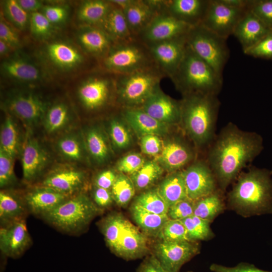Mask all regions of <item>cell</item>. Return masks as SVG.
Instances as JSON below:
<instances>
[{
  "label": "cell",
  "instance_id": "cell-8",
  "mask_svg": "<svg viewBox=\"0 0 272 272\" xmlns=\"http://www.w3.org/2000/svg\"><path fill=\"white\" fill-rule=\"evenodd\" d=\"M100 66L117 75L156 66L148 46L137 37L114 43Z\"/></svg>",
  "mask_w": 272,
  "mask_h": 272
},
{
  "label": "cell",
  "instance_id": "cell-37",
  "mask_svg": "<svg viewBox=\"0 0 272 272\" xmlns=\"http://www.w3.org/2000/svg\"><path fill=\"white\" fill-rule=\"evenodd\" d=\"M56 148L63 158L71 162H84L88 155L83 136L76 133H67L60 137Z\"/></svg>",
  "mask_w": 272,
  "mask_h": 272
},
{
  "label": "cell",
  "instance_id": "cell-52",
  "mask_svg": "<svg viewBox=\"0 0 272 272\" xmlns=\"http://www.w3.org/2000/svg\"><path fill=\"white\" fill-rule=\"evenodd\" d=\"M244 53L254 57L272 60V31Z\"/></svg>",
  "mask_w": 272,
  "mask_h": 272
},
{
  "label": "cell",
  "instance_id": "cell-20",
  "mask_svg": "<svg viewBox=\"0 0 272 272\" xmlns=\"http://www.w3.org/2000/svg\"><path fill=\"white\" fill-rule=\"evenodd\" d=\"M31 243L25 219L1 226L0 249L6 256L18 257L29 248Z\"/></svg>",
  "mask_w": 272,
  "mask_h": 272
},
{
  "label": "cell",
  "instance_id": "cell-35",
  "mask_svg": "<svg viewBox=\"0 0 272 272\" xmlns=\"http://www.w3.org/2000/svg\"><path fill=\"white\" fill-rule=\"evenodd\" d=\"M224 193L218 188L214 192L194 201L193 215L212 222L226 208Z\"/></svg>",
  "mask_w": 272,
  "mask_h": 272
},
{
  "label": "cell",
  "instance_id": "cell-27",
  "mask_svg": "<svg viewBox=\"0 0 272 272\" xmlns=\"http://www.w3.org/2000/svg\"><path fill=\"white\" fill-rule=\"evenodd\" d=\"M70 197L51 188L41 185L33 187L24 194L29 212L39 217Z\"/></svg>",
  "mask_w": 272,
  "mask_h": 272
},
{
  "label": "cell",
  "instance_id": "cell-33",
  "mask_svg": "<svg viewBox=\"0 0 272 272\" xmlns=\"http://www.w3.org/2000/svg\"><path fill=\"white\" fill-rule=\"evenodd\" d=\"M132 220L140 230L148 238H158L166 222L167 215H161L149 212L132 203L129 208Z\"/></svg>",
  "mask_w": 272,
  "mask_h": 272
},
{
  "label": "cell",
  "instance_id": "cell-29",
  "mask_svg": "<svg viewBox=\"0 0 272 272\" xmlns=\"http://www.w3.org/2000/svg\"><path fill=\"white\" fill-rule=\"evenodd\" d=\"M270 31L249 10L237 24L232 35L238 40L244 52L255 45Z\"/></svg>",
  "mask_w": 272,
  "mask_h": 272
},
{
  "label": "cell",
  "instance_id": "cell-13",
  "mask_svg": "<svg viewBox=\"0 0 272 272\" xmlns=\"http://www.w3.org/2000/svg\"><path fill=\"white\" fill-rule=\"evenodd\" d=\"M249 10L232 7L223 0H210L201 25L227 39L233 34L237 24Z\"/></svg>",
  "mask_w": 272,
  "mask_h": 272
},
{
  "label": "cell",
  "instance_id": "cell-11",
  "mask_svg": "<svg viewBox=\"0 0 272 272\" xmlns=\"http://www.w3.org/2000/svg\"><path fill=\"white\" fill-rule=\"evenodd\" d=\"M3 107L7 113L19 119L30 130L42 122L48 108L37 94L30 91H16L5 99Z\"/></svg>",
  "mask_w": 272,
  "mask_h": 272
},
{
  "label": "cell",
  "instance_id": "cell-5",
  "mask_svg": "<svg viewBox=\"0 0 272 272\" xmlns=\"http://www.w3.org/2000/svg\"><path fill=\"white\" fill-rule=\"evenodd\" d=\"M170 79L183 96L192 94L218 95L223 84V77L196 54L188 44L180 65Z\"/></svg>",
  "mask_w": 272,
  "mask_h": 272
},
{
  "label": "cell",
  "instance_id": "cell-3",
  "mask_svg": "<svg viewBox=\"0 0 272 272\" xmlns=\"http://www.w3.org/2000/svg\"><path fill=\"white\" fill-rule=\"evenodd\" d=\"M98 226L107 247L117 256L131 260L149 254V238L121 213L108 214Z\"/></svg>",
  "mask_w": 272,
  "mask_h": 272
},
{
  "label": "cell",
  "instance_id": "cell-16",
  "mask_svg": "<svg viewBox=\"0 0 272 272\" xmlns=\"http://www.w3.org/2000/svg\"><path fill=\"white\" fill-rule=\"evenodd\" d=\"M188 198L195 201L209 195L219 187L208 162L197 161L182 170Z\"/></svg>",
  "mask_w": 272,
  "mask_h": 272
},
{
  "label": "cell",
  "instance_id": "cell-59",
  "mask_svg": "<svg viewBox=\"0 0 272 272\" xmlns=\"http://www.w3.org/2000/svg\"><path fill=\"white\" fill-rule=\"evenodd\" d=\"M136 272H168L151 253L145 257Z\"/></svg>",
  "mask_w": 272,
  "mask_h": 272
},
{
  "label": "cell",
  "instance_id": "cell-49",
  "mask_svg": "<svg viewBox=\"0 0 272 272\" xmlns=\"http://www.w3.org/2000/svg\"><path fill=\"white\" fill-rule=\"evenodd\" d=\"M249 10L272 31V0H251Z\"/></svg>",
  "mask_w": 272,
  "mask_h": 272
},
{
  "label": "cell",
  "instance_id": "cell-58",
  "mask_svg": "<svg viewBox=\"0 0 272 272\" xmlns=\"http://www.w3.org/2000/svg\"><path fill=\"white\" fill-rule=\"evenodd\" d=\"M118 173L111 169H106L99 172L94 177V185L96 186L111 190Z\"/></svg>",
  "mask_w": 272,
  "mask_h": 272
},
{
  "label": "cell",
  "instance_id": "cell-56",
  "mask_svg": "<svg viewBox=\"0 0 272 272\" xmlns=\"http://www.w3.org/2000/svg\"><path fill=\"white\" fill-rule=\"evenodd\" d=\"M42 9V13L53 25L63 23L68 15L67 10L62 6H45Z\"/></svg>",
  "mask_w": 272,
  "mask_h": 272
},
{
  "label": "cell",
  "instance_id": "cell-42",
  "mask_svg": "<svg viewBox=\"0 0 272 272\" xmlns=\"http://www.w3.org/2000/svg\"><path fill=\"white\" fill-rule=\"evenodd\" d=\"M133 203L149 212L161 215H167L169 208L159 194L157 187L144 191L135 197Z\"/></svg>",
  "mask_w": 272,
  "mask_h": 272
},
{
  "label": "cell",
  "instance_id": "cell-9",
  "mask_svg": "<svg viewBox=\"0 0 272 272\" xmlns=\"http://www.w3.org/2000/svg\"><path fill=\"white\" fill-rule=\"evenodd\" d=\"M227 39L201 24L192 27L187 35L190 48L222 77L224 68L229 58Z\"/></svg>",
  "mask_w": 272,
  "mask_h": 272
},
{
  "label": "cell",
  "instance_id": "cell-18",
  "mask_svg": "<svg viewBox=\"0 0 272 272\" xmlns=\"http://www.w3.org/2000/svg\"><path fill=\"white\" fill-rule=\"evenodd\" d=\"M42 54L49 64L62 72L74 70L86 62V57L81 51L71 43L62 41L46 44Z\"/></svg>",
  "mask_w": 272,
  "mask_h": 272
},
{
  "label": "cell",
  "instance_id": "cell-63",
  "mask_svg": "<svg viewBox=\"0 0 272 272\" xmlns=\"http://www.w3.org/2000/svg\"><path fill=\"white\" fill-rule=\"evenodd\" d=\"M270 173H271V174L272 175V170L270 171Z\"/></svg>",
  "mask_w": 272,
  "mask_h": 272
},
{
  "label": "cell",
  "instance_id": "cell-50",
  "mask_svg": "<svg viewBox=\"0 0 272 272\" xmlns=\"http://www.w3.org/2000/svg\"><path fill=\"white\" fill-rule=\"evenodd\" d=\"M145 162L144 158L140 154L131 153L118 160L116 169L119 173L130 175L139 170Z\"/></svg>",
  "mask_w": 272,
  "mask_h": 272
},
{
  "label": "cell",
  "instance_id": "cell-10",
  "mask_svg": "<svg viewBox=\"0 0 272 272\" xmlns=\"http://www.w3.org/2000/svg\"><path fill=\"white\" fill-rule=\"evenodd\" d=\"M116 78L117 74L101 67L89 74L77 90L83 106L89 111L98 110L116 98Z\"/></svg>",
  "mask_w": 272,
  "mask_h": 272
},
{
  "label": "cell",
  "instance_id": "cell-32",
  "mask_svg": "<svg viewBox=\"0 0 272 272\" xmlns=\"http://www.w3.org/2000/svg\"><path fill=\"white\" fill-rule=\"evenodd\" d=\"M98 27L102 29L114 43L134 37L129 30L123 10L113 5Z\"/></svg>",
  "mask_w": 272,
  "mask_h": 272
},
{
  "label": "cell",
  "instance_id": "cell-21",
  "mask_svg": "<svg viewBox=\"0 0 272 272\" xmlns=\"http://www.w3.org/2000/svg\"><path fill=\"white\" fill-rule=\"evenodd\" d=\"M3 75L14 82L25 84H35L42 82L44 73L31 59L21 55H15L1 63Z\"/></svg>",
  "mask_w": 272,
  "mask_h": 272
},
{
  "label": "cell",
  "instance_id": "cell-24",
  "mask_svg": "<svg viewBox=\"0 0 272 272\" xmlns=\"http://www.w3.org/2000/svg\"><path fill=\"white\" fill-rule=\"evenodd\" d=\"M210 0H163L161 12H165L191 27L200 25Z\"/></svg>",
  "mask_w": 272,
  "mask_h": 272
},
{
  "label": "cell",
  "instance_id": "cell-34",
  "mask_svg": "<svg viewBox=\"0 0 272 272\" xmlns=\"http://www.w3.org/2000/svg\"><path fill=\"white\" fill-rule=\"evenodd\" d=\"M157 188L169 207L188 198L182 170L170 173L159 183Z\"/></svg>",
  "mask_w": 272,
  "mask_h": 272
},
{
  "label": "cell",
  "instance_id": "cell-53",
  "mask_svg": "<svg viewBox=\"0 0 272 272\" xmlns=\"http://www.w3.org/2000/svg\"><path fill=\"white\" fill-rule=\"evenodd\" d=\"M91 198L101 210L110 207L114 202L111 190L93 185Z\"/></svg>",
  "mask_w": 272,
  "mask_h": 272
},
{
  "label": "cell",
  "instance_id": "cell-60",
  "mask_svg": "<svg viewBox=\"0 0 272 272\" xmlns=\"http://www.w3.org/2000/svg\"><path fill=\"white\" fill-rule=\"evenodd\" d=\"M20 6L28 13L39 12L43 8L42 3L38 0H17Z\"/></svg>",
  "mask_w": 272,
  "mask_h": 272
},
{
  "label": "cell",
  "instance_id": "cell-4",
  "mask_svg": "<svg viewBox=\"0 0 272 272\" xmlns=\"http://www.w3.org/2000/svg\"><path fill=\"white\" fill-rule=\"evenodd\" d=\"M180 102L181 122L186 133L196 146L209 145L214 135L220 104L217 95L188 94Z\"/></svg>",
  "mask_w": 272,
  "mask_h": 272
},
{
  "label": "cell",
  "instance_id": "cell-48",
  "mask_svg": "<svg viewBox=\"0 0 272 272\" xmlns=\"http://www.w3.org/2000/svg\"><path fill=\"white\" fill-rule=\"evenodd\" d=\"M14 158L0 150V187L8 188L17 182L14 170Z\"/></svg>",
  "mask_w": 272,
  "mask_h": 272
},
{
  "label": "cell",
  "instance_id": "cell-26",
  "mask_svg": "<svg viewBox=\"0 0 272 272\" xmlns=\"http://www.w3.org/2000/svg\"><path fill=\"white\" fill-rule=\"evenodd\" d=\"M77 39L85 54L99 63L114 43L102 29L95 26H83Z\"/></svg>",
  "mask_w": 272,
  "mask_h": 272
},
{
  "label": "cell",
  "instance_id": "cell-19",
  "mask_svg": "<svg viewBox=\"0 0 272 272\" xmlns=\"http://www.w3.org/2000/svg\"><path fill=\"white\" fill-rule=\"evenodd\" d=\"M86 182V174L83 171L75 167H64L48 173L40 185L71 196L83 192Z\"/></svg>",
  "mask_w": 272,
  "mask_h": 272
},
{
  "label": "cell",
  "instance_id": "cell-14",
  "mask_svg": "<svg viewBox=\"0 0 272 272\" xmlns=\"http://www.w3.org/2000/svg\"><path fill=\"white\" fill-rule=\"evenodd\" d=\"M187 33L148 46L156 66L165 77L170 78L180 65L187 46Z\"/></svg>",
  "mask_w": 272,
  "mask_h": 272
},
{
  "label": "cell",
  "instance_id": "cell-41",
  "mask_svg": "<svg viewBox=\"0 0 272 272\" xmlns=\"http://www.w3.org/2000/svg\"><path fill=\"white\" fill-rule=\"evenodd\" d=\"M184 225L187 239L189 241L198 242L209 240L215 236L211 228V222L195 215L181 220Z\"/></svg>",
  "mask_w": 272,
  "mask_h": 272
},
{
  "label": "cell",
  "instance_id": "cell-47",
  "mask_svg": "<svg viewBox=\"0 0 272 272\" xmlns=\"http://www.w3.org/2000/svg\"><path fill=\"white\" fill-rule=\"evenodd\" d=\"M157 239L168 242L188 241L186 230L182 222L171 219L166 222Z\"/></svg>",
  "mask_w": 272,
  "mask_h": 272
},
{
  "label": "cell",
  "instance_id": "cell-64",
  "mask_svg": "<svg viewBox=\"0 0 272 272\" xmlns=\"http://www.w3.org/2000/svg\"><path fill=\"white\" fill-rule=\"evenodd\" d=\"M187 272H193V271H187Z\"/></svg>",
  "mask_w": 272,
  "mask_h": 272
},
{
  "label": "cell",
  "instance_id": "cell-45",
  "mask_svg": "<svg viewBox=\"0 0 272 272\" xmlns=\"http://www.w3.org/2000/svg\"><path fill=\"white\" fill-rule=\"evenodd\" d=\"M4 16L19 30H24L29 24L30 16L16 0H8L4 3Z\"/></svg>",
  "mask_w": 272,
  "mask_h": 272
},
{
  "label": "cell",
  "instance_id": "cell-17",
  "mask_svg": "<svg viewBox=\"0 0 272 272\" xmlns=\"http://www.w3.org/2000/svg\"><path fill=\"white\" fill-rule=\"evenodd\" d=\"M23 180L27 183L34 182L42 174L47 166L49 155L29 131L21 150Z\"/></svg>",
  "mask_w": 272,
  "mask_h": 272
},
{
  "label": "cell",
  "instance_id": "cell-62",
  "mask_svg": "<svg viewBox=\"0 0 272 272\" xmlns=\"http://www.w3.org/2000/svg\"><path fill=\"white\" fill-rule=\"evenodd\" d=\"M131 0H110V2L114 6L124 9L130 3Z\"/></svg>",
  "mask_w": 272,
  "mask_h": 272
},
{
  "label": "cell",
  "instance_id": "cell-6",
  "mask_svg": "<svg viewBox=\"0 0 272 272\" xmlns=\"http://www.w3.org/2000/svg\"><path fill=\"white\" fill-rule=\"evenodd\" d=\"M102 211L83 191L70 196L40 217L62 232L79 234Z\"/></svg>",
  "mask_w": 272,
  "mask_h": 272
},
{
  "label": "cell",
  "instance_id": "cell-51",
  "mask_svg": "<svg viewBox=\"0 0 272 272\" xmlns=\"http://www.w3.org/2000/svg\"><path fill=\"white\" fill-rule=\"evenodd\" d=\"M193 212L194 201L186 198L170 206L167 216L169 219L181 221L193 215Z\"/></svg>",
  "mask_w": 272,
  "mask_h": 272
},
{
  "label": "cell",
  "instance_id": "cell-1",
  "mask_svg": "<svg viewBox=\"0 0 272 272\" xmlns=\"http://www.w3.org/2000/svg\"><path fill=\"white\" fill-rule=\"evenodd\" d=\"M261 137L229 123L220 131L208 152V163L219 188L225 192L241 170L261 152Z\"/></svg>",
  "mask_w": 272,
  "mask_h": 272
},
{
  "label": "cell",
  "instance_id": "cell-55",
  "mask_svg": "<svg viewBox=\"0 0 272 272\" xmlns=\"http://www.w3.org/2000/svg\"><path fill=\"white\" fill-rule=\"evenodd\" d=\"M3 18L0 21V40L7 43L12 49L18 48L21 45L20 37L13 28Z\"/></svg>",
  "mask_w": 272,
  "mask_h": 272
},
{
  "label": "cell",
  "instance_id": "cell-12",
  "mask_svg": "<svg viewBox=\"0 0 272 272\" xmlns=\"http://www.w3.org/2000/svg\"><path fill=\"white\" fill-rule=\"evenodd\" d=\"M198 242H168L158 240L153 246L152 254L168 272H179L182 266L200 253Z\"/></svg>",
  "mask_w": 272,
  "mask_h": 272
},
{
  "label": "cell",
  "instance_id": "cell-61",
  "mask_svg": "<svg viewBox=\"0 0 272 272\" xmlns=\"http://www.w3.org/2000/svg\"><path fill=\"white\" fill-rule=\"evenodd\" d=\"M12 48L5 42L0 40V55L5 56L8 54Z\"/></svg>",
  "mask_w": 272,
  "mask_h": 272
},
{
  "label": "cell",
  "instance_id": "cell-22",
  "mask_svg": "<svg viewBox=\"0 0 272 272\" xmlns=\"http://www.w3.org/2000/svg\"><path fill=\"white\" fill-rule=\"evenodd\" d=\"M162 0H131L123 10L132 35L137 37L162 11Z\"/></svg>",
  "mask_w": 272,
  "mask_h": 272
},
{
  "label": "cell",
  "instance_id": "cell-38",
  "mask_svg": "<svg viewBox=\"0 0 272 272\" xmlns=\"http://www.w3.org/2000/svg\"><path fill=\"white\" fill-rule=\"evenodd\" d=\"M0 150L14 159L21 150L18 127L13 117L8 113L1 127Z\"/></svg>",
  "mask_w": 272,
  "mask_h": 272
},
{
  "label": "cell",
  "instance_id": "cell-36",
  "mask_svg": "<svg viewBox=\"0 0 272 272\" xmlns=\"http://www.w3.org/2000/svg\"><path fill=\"white\" fill-rule=\"evenodd\" d=\"M112 6L110 1L87 0L84 1L78 10V19L84 26H98Z\"/></svg>",
  "mask_w": 272,
  "mask_h": 272
},
{
  "label": "cell",
  "instance_id": "cell-46",
  "mask_svg": "<svg viewBox=\"0 0 272 272\" xmlns=\"http://www.w3.org/2000/svg\"><path fill=\"white\" fill-rule=\"evenodd\" d=\"M29 26L33 36L39 40L46 39L53 33V25L43 14L40 12L32 13L30 16Z\"/></svg>",
  "mask_w": 272,
  "mask_h": 272
},
{
  "label": "cell",
  "instance_id": "cell-57",
  "mask_svg": "<svg viewBox=\"0 0 272 272\" xmlns=\"http://www.w3.org/2000/svg\"><path fill=\"white\" fill-rule=\"evenodd\" d=\"M212 272H272L264 270L247 262H240L234 266H227L217 263H212L210 266Z\"/></svg>",
  "mask_w": 272,
  "mask_h": 272
},
{
  "label": "cell",
  "instance_id": "cell-39",
  "mask_svg": "<svg viewBox=\"0 0 272 272\" xmlns=\"http://www.w3.org/2000/svg\"><path fill=\"white\" fill-rule=\"evenodd\" d=\"M70 118L69 106L63 102H58L48 107L42 123L45 131L52 134L63 129L69 123Z\"/></svg>",
  "mask_w": 272,
  "mask_h": 272
},
{
  "label": "cell",
  "instance_id": "cell-25",
  "mask_svg": "<svg viewBox=\"0 0 272 272\" xmlns=\"http://www.w3.org/2000/svg\"><path fill=\"white\" fill-rule=\"evenodd\" d=\"M156 161L169 173L181 170L194 157V152L182 139L176 137L165 143Z\"/></svg>",
  "mask_w": 272,
  "mask_h": 272
},
{
  "label": "cell",
  "instance_id": "cell-40",
  "mask_svg": "<svg viewBox=\"0 0 272 272\" xmlns=\"http://www.w3.org/2000/svg\"><path fill=\"white\" fill-rule=\"evenodd\" d=\"M164 169L156 161L146 162L137 172L129 176L136 190L145 191L160 178Z\"/></svg>",
  "mask_w": 272,
  "mask_h": 272
},
{
  "label": "cell",
  "instance_id": "cell-30",
  "mask_svg": "<svg viewBox=\"0 0 272 272\" xmlns=\"http://www.w3.org/2000/svg\"><path fill=\"white\" fill-rule=\"evenodd\" d=\"M29 213L24 195L22 196L10 188L2 189L1 190V226L26 219Z\"/></svg>",
  "mask_w": 272,
  "mask_h": 272
},
{
  "label": "cell",
  "instance_id": "cell-28",
  "mask_svg": "<svg viewBox=\"0 0 272 272\" xmlns=\"http://www.w3.org/2000/svg\"><path fill=\"white\" fill-rule=\"evenodd\" d=\"M121 115L140 138L150 134L164 135L169 131V125L154 118L141 108H122Z\"/></svg>",
  "mask_w": 272,
  "mask_h": 272
},
{
  "label": "cell",
  "instance_id": "cell-54",
  "mask_svg": "<svg viewBox=\"0 0 272 272\" xmlns=\"http://www.w3.org/2000/svg\"><path fill=\"white\" fill-rule=\"evenodd\" d=\"M164 144L156 135H146L141 138V149L146 155L157 156L162 151Z\"/></svg>",
  "mask_w": 272,
  "mask_h": 272
},
{
  "label": "cell",
  "instance_id": "cell-44",
  "mask_svg": "<svg viewBox=\"0 0 272 272\" xmlns=\"http://www.w3.org/2000/svg\"><path fill=\"white\" fill-rule=\"evenodd\" d=\"M135 191L129 176L122 173H118L111 188L114 202L119 207H125L134 196Z\"/></svg>",
  "mask_w": 272,
  "mask_h": 272
},
{
  "label": "cell",
  "instance_id": "cell-23",
  "mask_svg": "<svg viewBox=\"0 0 272 272\" xmlns=\"http://www.w3.org/2000/svg\"><path fill=\"white\" fill-rule=\"evenodd\" d=\"M141 108L154 118L168 125L181 122V102L165 94L160 88Z\"/></svg>",
  "mask_w": 272,
  "mask_h": 272
},
{
  "label": "cell",
  "instance_id": "cell-7",
  "mask_svg": "<svg viewBox=\"0 0 272 272\" xmlns=\"http://www.w3.org/2000/svg\"><path fill=\"white\" fill-rule=\"evenodd\" d=\"M164 77L157 66L117 75V103L122 108H141L160 88V81Z\"/></svg>",
  "mask_w": 272,
  "mask_h": 272
},
{
  "label": "cell",
  "instance_id": "cell-2",
  "mask_svg": "<svg viewBox=\"0 0 272 272\" xmlns=\"http://www.w3.org/2000/svg\"><path fill=\"white\" fill-rule=\"evenodd\" d=\"M227 207L247 218L272 214V175L265 169L241 172L226 197Z\"/></svg>",
  "mask_w": 272,
  "mask_h": 272
},
{
  "label": "cell",
  "instance_id": "cell-43",
  "mask_svg": "<svg viewBox=\"0 0 272 272\" xmlns=\"http://www.w3.org/2000/svg\"><path fill=\"white\" fill-rule=\"evenodd\" d=\"M125 122L122 117H114L109 122V139L114 148L119 150L128 148L132 142L131 133Z\"/></svg>",
  "mask_w": 272,
  "mask_h": 272
},
{
  "label": "cell",
  "instance_id": "cell-15",
  "mask_svg": "<svg viewBox=\"0 0 272 272\" xmlns=\"http://www.w3.org/2000/svg\"><path fill=\"white\" fill-rule=\"evenodd\" d=\"M191 27L166 13L161 12L137 38L149 46L186 34Z\"/></svg>",
  "mask_w": 272,
  "mask_h": 272
},
{
  "label": "cell",
  "instance_id": "cell-31",
  "mask_svg": "<svg viewBox=\"0 0 272 272\" xmlns=\"http://www.w3.org/2000/svg\"><path fill=\"white\" fill-rule=\"evenodd\" d=\"M83 138L88 155L96 163L103 164L110 159L111 150L109 138L103 129L93 126L86 129Z\"/></svg>",
  "mask_w": 272,
  "mask_h": 272
}]
</instances>
